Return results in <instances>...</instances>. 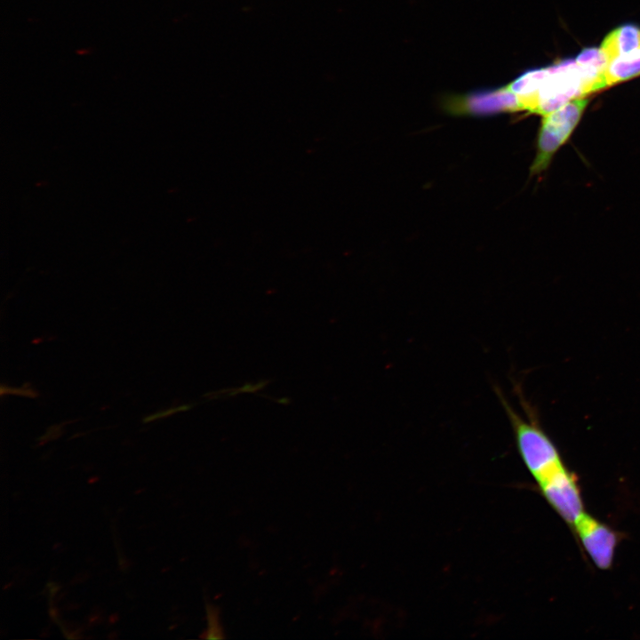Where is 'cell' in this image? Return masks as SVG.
<instances>
[{
  "instance_id": "obj_1",
  "label": "cell",
  "mask_w": 640,
  "mask_h": 640,
  "mask_svg": "<svg viewBox=\"0 0 640 640\" xmlns=\"http://www.w3.org/2000/svg\"><path fill=\"white\" fill-rule=\"evenodd\" d=\"M503 90L509 100L511 112L528 111L541 116L589 94L580 68L572 59L524 73L520 76L516 93Z\"/></svg>"
},
{
  "instance_id": "obj_2",
  "label": "cell",
  "mask_w": 640,
  "mask_h": 640,
  "mask_svg": "<svg viewBox=\"0 0 640 640\" xmlns=\"http://www.w3.org/2000/svg\"><path fill=\"white\" fill-rule=\"evenodd\" d=\"M511 425L519 455L538 483L564 468L556 444L532 417H524L496 390Z\"/></svg>"
},
{
  "instance_id": "obj_3",
  "label": "cell",
  "mask_w": 640,
  "mask_h": 640,
  "mask_svg": "<svg viewBox=\"0 0 640 640\" xmlns=\"http://www.w3.org/2000/svg\"><path fill=\"white\" fill-rule=\"evenodd\" d=\"M588 104V100L585 97L578 98L542 116L532 173L540 172L548 167L554 154L571 136Z\"/></svg>"
},
{
  "instance_id": "obj_4",
  "label": "cell",
  "mask_w": 640,
  "mask_h": 640,
  "mask_svg": "<svg viewBox=\"0 0 640 640\" xmlns=\"http://www.w3.org/2000/svg\"><path fill=\"white\" fill-rule=\"evenodd\" d=\"M540 489L555 511L569 524L585 513L575 477L564 467L539 484Z\"/></svg>"
},
{
  "instance_id": "obj_5",
  "label": "cell",
  "mask_w": 640,
  "mask_h": 640,
  "mask_svg": "<svg viewBox=\"0 0 640 640\" xmlns=\"http://www.w3.org/2000/svg\"><path fill=\"white\" fill-rule=\"evenodd\" d=\"M577 535L595 565L609 569L617 546V534L607 525L584 513L574 524Z\"/></svg>"
},
{
  "instance_id": "obj_6",
  "label": "cell",
  "mask_w": 640,
  "mask_h": 640,
  "mask_svg": "<svg viewBox=\"0 0 640 640\" xmlns=\"http://www.w3.org/2000/svg\"><path fill=\"white\" fill-rule=\"evenodd\" d=\"M575 61L580 68L589 93L605 87L604 72L608 60L600 48L588 47L583 49L576 57Z\"/></svg>"
},
{
  "instance_id": "obj_7",
  "label": "cell",
  "mask_w": 640,
  "mask_h": 640,
  "mask_svg": "<svg viewBox=\"0 0 640 640\" xmlns=\"http://www.w3.org/2000/svg\"><path fill=\"white\" fill-rule=\"evenodd\" d=\"M600 49L607 60L640 49V28L630 23L616 28L604 38Z\"/></svg>"
},
{
  "instance_id": "obj_8",
  "label": "cell",
  "mask_w": 640,
  "mask_h": 640,
  "mask_svg": "<svg viewBox=\"0 0 640 640\" xmlns=\"http://www.w3.org/2000/svg\"><path fill=\"white\" fill-rule=\"evenodd\" d=\"M640 75V49L616 56L608 60L604 84L613 85Z\"/></svg>"
},
{
  "instance_id": "obj_9",
  "label": "cell",
  "mask_w": 640,
  "mask_h": 640,
  "mask_svg": "<svg viewBox=\"0 0 640 640\" xmlns=\"http://www.w3.org/2000/svg\"><path fill=\"white\" fill-rule=\"evenodd\" d=\"M207 617V629L203 637L207 639H221L224 638L223 630L220 622V611L214 605L205 604Z\"/></svg>"
}]
</instances>
